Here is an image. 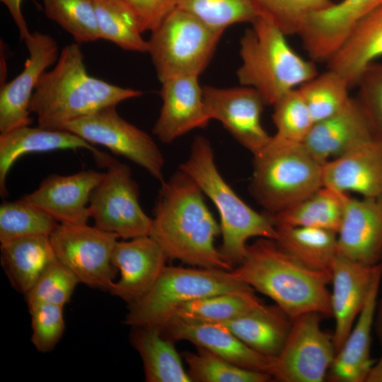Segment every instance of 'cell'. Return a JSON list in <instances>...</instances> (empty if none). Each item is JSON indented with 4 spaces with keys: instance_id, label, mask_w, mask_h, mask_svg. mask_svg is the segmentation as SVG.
Returning <instances> with one entry per match:
<instances>
[{
    "instance_id": "29",
    "label": "cell",
    "mask_w": 382,
    "mask_h": 382,
    "mask_svg": "<svg viewBox=\"0 0 382 382\" xmlns=\"http://www.w3.org/2000/svg\"><path fill=\"white\" fill-rule=\"evenodd\" d=\"M132 345L139 352L147 382H192L173 341L157 327H134Z\"/></svg>"
},
{
    "instance_id": "45",
    "label": "cell",
    "mask_w": 382,
    "mask_h": 382,
    "mask_svg": "<svg viewBox=\"0 0 382 382\" xmlns=\"http://www.w3.org/2000/svg\"><path fill=\"white\" fill-rule=\"evenodd\" d=\"M5 5L15 22L20 35V38L25 40L28 38L30 33L25 19L21 10V4L23 0H0Z\"/></svg>"
},
{
    "instance_id": "20",
    "label": "cell",
    "mask_w": 382,
    "mask_h": 382,
    "mask_svg": "<svg viewBox=\"0 0 382 382\" xmlns=\"http://www.w3.org/2000/svg\"><path fill=\"white\" fill-rule=\"evenodd\" d=\"M380 263L368 265L338 253L332 265L330 306L335 323L332 336L337 352L364 305Z\"/></svg>"
},
{
    "instance_id": "46",
    "label": "cell",
    "mask_w": 382,
    "mask_h": 382,
    "mask_svg": "<svg viewBox=\"0 0 382 382\" xmlns=\"http://www.w3.org/2000/svg\"><path fill=\"white\" fill-rule=\"evenodd\" d=\"M366 382H382V355L373 364L367 376Z\"/></svg>"
},
{
    "instance_id": "43",
    "label": "cell",
    "mask_w": 382,
    "mask_h": 382,
    "mask_svg": "<svg viewBox=\"0 0 382 382\" xmlns=\"http://www.w3.org/2000/svg\"><path fill=\"white\" fill-rule=\"evenodd\" d=\"M357 98L374 139L382 143V64L373 63L360 76Z\"/></svg>"
},
{
    "instance_id": "6",
    "label": "cell",
    "mask_w": 382,
    "mask_h": 382,
    "mask_svg": "<svg viewBox=\"0 0 382 382\" xmlns=\"http://www.w3.org/2000/svg\"><path fill=\"white\" fill-rule=\"evenodd\" d=\"M323 163L303 143H289L272 136L253 156L249 190L266 214H276L323 186Z\"/></svg>"
},
{
    "instance_id": "14",
    "label": "cell",
    "mask_w": 382,
    "mask_h": 382,
    "mask_svg": "<svg viewBox=\"0 0 382 382\" xmlns=\"http://www.w3.org/2000/svg\"><path fill=\"white\" fill-rule=\"evenodd\" d=\"M24 41L29 56L23 69L12 81L1 86V133L32 124L30 103L35 87L59 55L56 40L49 35L35 31Z\"/></svg>"
},
{
    "instance_id": "21",
    "label": "cell",
    "mask_w": 382,
    "mask_h": 382,
    "mask_svg": "<svg viewBox=\"0 0 382 382\" xmlns=\"http://www.w3.org/2000/svg\"><path fill=\"white\" fill-rule=\"evenodd\" d=\"M161 83L162 106L153 127V133L161 141L171 143L193 129L208 125L211 120L205 110L198 76H177Z\"/></svg>"
},
{
    "instance_id": "11",
    "label": "cell",
    "mask_w": 382,
    "mask_h": 382,
    "mask_svg": "<svg viewBox=\"0 0 382 382\" xmlns=\"http://www.w3.org/2000/svg\"><path fill=\"white\" fill-rule=\"evenodd\" d=\"M91 144H98L144 168L154 178L164 181L163 156L144 131L123 119L116 106L99 110L69 123L65 129Z\"/></svg>"
},
{
    "instance_id": "2",
    "label": "cell",
    "mask_w": 382,
    "mask_h": 382,
    "mask_svg": "<svg viewBox=\"0 0 382 382\" xmlns=\"http://www.w3.org/2000/svg\"><path fill=\"white\" fill-rule=\"evenodd\" d=\"M142 93L90 75L80 44L74 42L62 50L54 67L40 77L30 112L37 116L38 126L60 130L72 121Z\"/></svg>"
},
{
    "instance_id": "15",
    "label": "cell",
    "mask_w": 382,
    "mask_h": 382,
    "mask_svg": "<svg viewBox=\"0 0 382 382\" xmlns=\"http://www.w3.org/2000/svg\"><path fill=\"white\" fill-rule=\"evenodd\" d=\"M382 0H342L311 13L299 35L313 62H328L356 25Z\"/></svg>"
},
{
    "instance_id": "34",
    "label": "cell",
    "mask_w": 382,
    "mask_h": 382,
    "mask_svg": "<svg viewBox=\"0 0 382 382\" xmlns=\"http://www.w3.org/2000/svg\"><path fill=\"white\" fill-rule=\"evenodd\" d=\"M350 88L341 74L328 69L301 84L298 89L316 122L343 108L351 98Z\"/></svg>"
},
{
    "instance_id": "8",
    "label": "cell",
    "mask_w": 382,
    "mask_h": 382,
    "mask_svg": "<svg viewBox=\"0 0 382 382\" xmlns=\"http://www.w3.org/2000/svg\"><path fill=\"white\" fill-rule=\"evenodd\" d=\"M224 32L181 8L173 11L147 41L161 83L177 76H199L209 65Z\"/></svg>"
},
{
    "instance_id": "39",
    "label": "cell",
    "mask_w": 382,
    "mask_h": 382,
    "mask_svg": "<svg viewBox=\"0 0 382 382\" xmlns=\"http://www.w3.org/2000/svg\"><path fill=\"white\" fill-rule=\"evenodd\" d=\"M258 17L286 36L299 35L306 18L330 6L331 0H251Z\"/></svg>"
},
{
    "instance_id": "1",
    "label": "cell",
    "mask_w": 382,
    "mask_h": 382,
    "mask_svg": "<svg viewBox=\"0 0 382 382\" xmlns=\"http://www.w3.org/2000/svg\"><path fill=\"white\" fill-rule=\"evenodd\" d=\"M161 183L149 236L168 258L198 267L232 270L214 245L220 224L198 185L180 168Z\"/></svg>"
},
{
    "instance_id": "42",
    "label": "cell",
    "mask_w": 382,
    "mask_h": 382,
    "mask_svg": "<svg viewBox=\"0 0 382 382\" xmlns=\"http://www.w3.org/2000/svg\"><path fill=\"white\" fill-rule=\"evenodd\" d=\"M31 318L30 341L42 353L52 351L65 330L64 307L51 304H35L28 307Z\"/></svg>"
},
{
    "instance_id": "41",
    "label": "cell",
    "mask_w": 382,
    "mask_h": 382,
    "mask_svg": "<svg viewBox=\"0 0 382 382\" xmlns=\"http://www.w3.org/2000/svg\"><path fill=\"white\" fill-rule=\"evenodd\" d=\"M79 283L76 276L57 259L25 295L28 306L51 304L64 307Z\"/></svg>"
},
{
    "instance_id": "36",
    "label": "cell",
    "mask_w": 382,
    "mask_h": 382,
    "mask_svg": "<svg viewBox=\"0 0 382 382\" xmlns=\"http://www.w3.org/2000/svg\"><path fill=\"white\" fill-rule=\"evenodd\" d=\"M197 352L183 354L192 381L199 382H267L273 379L267 373L236 365L202 347Z\"/></svg>"
},
{
    "instance_id": "31",
    "label": "cell",
    "mask_w": 382,
    "mask_h": 382,
    "mask_svg": "<svg viewBox=\"0 0 382 382\" xmlns=\"http://www.w3.org/2000/svg\"><path fill=\"white\" fill-rule=\"evenodd\" d=\"M277 243L306 266L330 274L338 254L337 233L318 228L274 226Z\"/></svg>"
},
{
    "instance_id": "7",
    "label": "cell",
    "mask_w": 382,
    "mask_h": 382,
    "mask_svg": "<svg viewBox=\"0 0 382 382\" xmlns=\"http://www.w3.org/2000/svg\"><path fill=\"white\" fill-rule=\"evenodd\" d=\"M253 290L231 272L166 266L151 289L129 303L124 323L132 328L164 325L183 305L206 296Z\"/></svg>"
},
{
    "instance_id": "3",
    "label": "cell",
    "mask_w": 382,
    "mask_h": 382,
    "mask_svg": "<svg viewBox=\"0 0 382 382\" xmlns=\"http://www.w3.org/2000/svg\"><path fill=\"white\" fill-rule=\"evenodd\" d=\"M231 272L273 300L292 320L311 312L332 316L330 274L306 266L274 240L259 238L248 245L245 257Z\"/></svg>"
},
{
    "instance_id": "23",
    "label": "cell",
    "mask_w": 382,
    "mask_h": 382,
    "mask_svg": "<svg viewBox=\"0 0 382 382\" xmlns=\"http://www.w3.org/2000/svg\"><path fill=\"white\" fill-rule=\"evenodd\" d=\"M86 149L89 150L97 163L103 166L108 154L78 135L66 129H49L28 126L20 127L0 134V193L8 195L6 187L7 175L14 163L25 154L49 152L62 149Z\"/></svg>"
},
{
    "instance_id": "44",
    "label": "cell",
    "mask_w": 382,
    "mask_h": 382,
    "mask_svg": "<svg viewBox=\"0 0 382 382\" xmlns=\"http://www.w3.org/2000/svg\"><path fill=\"white\" fill-rule=\"evenodd\" d=\"M135 12L142 33L157 29L178 8V0H127Z\"/></svg>"
},
{
    "instance_id": "18",
    "label": "cell",
    "mask_w": 382,
    "mask_h": 382,
    "mask_svg": "<svg viewBox=\"0 0 382 382\" xmlns=\"http://www.w3.org/2000/svg\"><path fill=\"white\" fill-rule=\"evenodd\" d=\"M343 202L338 253L368 265L382 262V196L358 199L344 193Z\"/></svg>"
},
{
    "instance_id": "25",
    "label": "cell",
    "mask_w": 382,
    "mask_h": 382,
    "mask_svg": "<svg viewBox=\"0 0 382 382\" xmlns=\"http://www.w3.org/2000/svg\"><path fill=\"white\" fill-rule=\"evenodd\" d=\"M382 277V262L350 332L337 352L327 378L333 382H366L375 361L371 357V332L374 326L378 295Z\"/></svg>"
},
{
    "instance_id": "32",
    "label": "cell",
    "mask_w": 382,
    "mask_h": 382,
    "mask_svg": "<svg viewBox=\"0 0 382 382\" xmlns=\"http://www.w3.org/2000/svg\"><path fill=\"white\" fill-rule=\"evenodd\" d=\"M100 38L131 52H148L139 19L127 0H93Z\"/></svg>"
},
{
    "instance_id": "47",
    "label": "cell",
    "mask_w": 382,
    "mask_h": 382,
    "mask_svg": "<svg viewBox=\"0 0 382 382\" xmlns=\"http://www.w3.org/2000/svg\"><path fill=\"white\" fill-rule=\"evenodd\" d=\"M374 328L382 349V299L378 301Z\"/></svg>"
},
{
    "instance_id": "10",
    "label": "cell",
    "mask_w": 382,
    "mask_h": 382,
    "mask_svg": "<svg viewBox=\"0 0 382 382\" xmlns=\"http://www.w3.org/2000/svg\"><path fill=\"white\" fill-rule=\"evenodd\" d=\"M57 259L82 283L109 291L117 270L112 255L119 237L96 226L59 224L50 236Z\"/></svg>"
},
{
    "instance_id": "38",
    "label": "cell",
    "mask_w": 382,
    "mask_h": 382,
    "mask_svg": "<svg viewBox=\"0 0 382 382\" xmlns=\"http://www.w3.org/2000/svg\"><path fill=\"white\" fill-rule=\"evenodd\" d=\"M178 8L221 31L236 23L251 24L258 18L251 0H178Z\"/></svg>"
},
{
    "instance_id": "26",
    "label": "cell",
    "mask_w": 382,
    "mask_h": 382,
    "mask_svg": "<svg viewBox=\"0 0 382 382\" xmlns=\"http://www.w3.org/2000/svg\"><path fill=\"white\" fill-rule=\"evenodd\" d=\"M382 57V4L363 18L327 62L328 69L341 74L350 86L365 69Z\"/></svg>"
},
{
    "instance_id": "17",
    "label": "cell",
    "mask_w": 382,
    "mask_h": 382,
    "mask_svg": "<svg viewBox=\"0 0 382 382\" xmlns=\"http://www.w3.org/2000/svg\"><path fill=\"white\" fill-rule=\"evenodd\" d=\"M159 328L173 342L189 341L241 367L272 374L276 357L258 353L220 324L173 316Z\"/></svg>"
},
{
    "instance_id": "4",
    "label": "cell",
    "mask_w": 382,
    "mask_h": 382,
    "mask_svg": "<svg viewBox=\"0 0 382 382\" xmlns=\"http://www.w3.org/2000/svg\"><path fill=\"white\" fill-rule=\"evenodd\" d=\"M179 168L195 180L215 205L220 216L222 236L219 251L233 267L245 257L250 238L277 240V232L270 217L248 206L222 178L207 138H194L190 154Z\"/></svg>"
},
{
    "instance_id": "28",
    "label": "cell",
    "mask_w": 382,
    "mask_h": 382,
    "mask_svg": "<svg viewBox=\"0 0 382 382\" xmlns=\"http://www.w3.org/2000/svg\"><path fill=\"white\" fill-rule=\"evenodd\" d=\"M1 263L11 284L25 295L57 260L49 236H32L1 244Z\"/></svg>"
},
{
    "instance_id": "16",
    "label": "cell",
    "mask_w": 382,
    "mask_h": 382,
    "mask_svg": "<svg viewBox=\"0 0 382 382\" xmlns=\"http://www.w3.org/2000/svg\"><path fill=\"white\" fill-rule=\"evenodd\" d=\"M105 173L89 169L69 175L51 174L22 200L50 214L59 224H86L90 197Z\"/></svg>"
},
{
    "instance_id": "9",
    "label": "cell",
    "mask_w": 382,
    "mask_h": 382,
    "mask_svg": "<svg viewBox=\"0 0 382 382\" xmlns=\"http://www.w3.org/2000/svg\"><path fill=\"white\" fill-rule=\"evenodd\" d=\"M105 167V175L93 191L88 204L95 226L124 239L149 236L153 219L140 205L139 185L130 168L112 157Z\"/></svg>"
},
{
    "instance_id": "22",
    "label": "cell",
    "mask_w": 382,
    "mask_h": 382,
    "mask_svg": "<svg viewBox=\"0 0 382 382\" xmlns=\"http://www.w3.org/2000/svg\"><path fill=\"white\" fill-rule=\"evenodd\" d=\"M323 186L362 197L382 196V143L372 139L323 164Z\"/></svg>"
},
{
    "instance_id": "27",
    "label": "cell",
    "mask_w": 382,
    "mask_h": 382,
    "mask_svg": "<svg viewBox=\"0 0 382 382\" xmlns=\"http://www.w3.org/2000/svg\"><path fill=\"white\" fill-rule=\"evenodd\" d=\"M293 320L277 304L261 303L223 325L255 351L276 357L289 334Z\"/></svg>"
},
{
    "instance_id": "30",
    "label": "cell",
    "mask_w": 382,
    "mask_h": 382,
    "mask_svg": "<svg viewBox=\"0 0 382 382\" xmlns=\"http://www.w3.org/2000/svg\"><path fill=\"white\" fill-rule=\"evenodd\" d=\"M343 195L342 192L322 186L276 214H265L274 226L318 228L337 233L343 215Z\"/></svg>"
},
{
    "instance_id": "24",
    "label": "cell",
    "mask_w": 382,
    "mask_h": 382,
    "mask_svg": "<svg viewBox=\"0 0 382 382\" xmlns=\"http://www.w3.org/2000/svg\"><path fill=\"white\" fill-rule=\"evenodd\" d=\"M374 139L357 100L350 98L340 111L314 122L303 144L321 163Z\"/></svg>"
},
{
    "instance_id": "35",
    "label": "cell",
    "mask_w": 382,
    "mask_h": 382,
    "mask_svg": "<svg viewBox=\"0 0 382 382\" xmlns=\"http://www.w3.org/2000/svg\"><path fill=\"white\" fill-rule=\"evenodd\" d=\"M59 223L40 208L22 199L0 205V243L32 236H50Z\"/></svg>"
},
{
    "instance_id": "40",
    "label": "cell",
    "mask_w": 382,
    "mask_h": 382,
    "mask_svg": "<svg viewBox=\"0 0 382 382\" xmlns=\"http://www.w3.org/2000/svg\"><path fill=\"white\" fill-rule=\"evenodd\" d=\"M274 138L289 143H303L314 121L298 88L281 97L273 105Z\"/></svg>"
},
{
    "instance_id": "33",
    "label": "cell",
    "mask_w": 382,
    "mask_h": 382,
    "mask_svg": "<svg viewBox=\"0 0 382 382\" xmlns=\"http://www.w3.org/2000/svg\"><path fill=\"white\" fill-rule=\"evenodd\" d=\"M254 291H232L200 298L181 306L173 316L205 323H222L260 305L262 302Z\"/></svg>"
},
{
    "instance_id": "13",
    "label": "cell",
    "mask_w": 382,
    "mask_h": 382,
    "mask_svg": "<svg viewBox=\"0 0 382 382\" xmlns=\"http://www.w3.org/2000/svg\"><path fill=\"white\" fill-rule=\"evenodd\" d=\"M202 89L205 110L210 120L219 121L253 156L267 145L272 136L261 122L266 105L255 89L245 86L233 88L204 86Z\"/></svg>"
},
{
    "instance_id": "19",
    "label": "cell",
    "mask_w": 382,
    "mask_h": 382,
    "mask_svg": "<svg viewBox=\"0 0 382 382\" xmlns=\"http://www.w3.org/2000/svg\"><path fill=\"white\" fill-rule=\"evenodd\" d=\"M168 257L150 236L117 242L112 262L120 276L109 292L130 303L146 294L166 267Z\"/></svg>"
},
{
    "instance_id": "37",
    "label": "cell",
    "mask_w": 382,
    "mask_h": 382,
    "mask_svg": "<svg viewBox=\"0 0 382 382\" xmlns=\"http://www.w3.org/2000/svg\"><path fill=\"white\" fill-rule=\"evenodd\" d=\"M45 16L69 33L76 42L100 38L93 0H42Z\"/></svg>"
},
{
    "instance_id": "12",
    "label": "cell",
    "mask_w": 382,
    "mask_h": 382,
    "mask_svg": "<svg viewBox=\"0 0 382 382\" xmlns=\"http://www.w3.org/2000/svg\"><path fill=\"white\" fill-rule=\"evenodd\" d=\"M320 314L293 319L285 344L276 357L272 378L281 382H323L337 354L332 335L320 327Z\"/></svg>"
},
{
    "instance_id": "5",
    "label": "cell",
    "mask_w": 382,
    "mask_h": 382,
    "mask_svg": "<svg viewBox=\"0 0 382 382\" xmlns=\"http://www.w3.org/2000/svg\"><path fill=\"white\" fill-rule=\"evenodd\" d=\"M251 25L241 39L237 77L241 86L255 89L265 105L272 106L318 73L315 62L299 55L279 28L260 17Z\"/></svg>"
}]
</instances>
